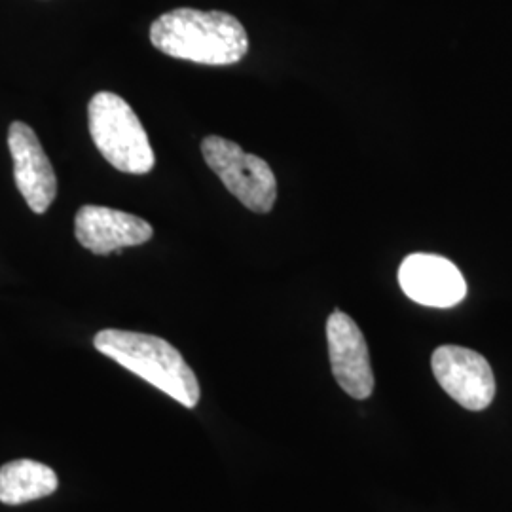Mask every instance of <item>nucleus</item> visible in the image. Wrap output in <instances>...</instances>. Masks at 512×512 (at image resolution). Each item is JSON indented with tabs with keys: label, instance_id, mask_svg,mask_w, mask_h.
Masks as SVG:
<instances>
[{
	"label": "nucleus",
	"instance_id": "nucleus-1",
	"mask_svg": "<svg viewBox=\"0 0 512 512\" xmlns=\"http://www.w3.org/2000/svg\"><path fill=\"white\" fill-rule=\"evenodd\" d=\"M150 42L169 57L213 67L239 63L249 50L247 31L238 18L194 8H177L156 19Z\"/></svg>",
	"mask_w": 512,
	"mask_h": 512
},
{
	"label": "nucleus",
	"instance_id": "nucleus-2",
	"mask_svg": "<svg viewBox=\"0 0 512 512\" xmlns=\"http://www.w3.org/2000/svg\"><path fill=\"white\" fill-rule=\"evenodd\" d=\"M93 346L186 408L200 403L202 391L194 370L184 361L181 351L164 338L131 330L105 329L95 334Z\"/></svg>",
	"mask_w": 512,
	"mask_h": 512
},
{
	"label": "nucleus",
	"instance_id": "nucleus-3",
	"mask_svg": "<svg viewBox=\"0 0 512 512\" xmlns=\"http://www.w3.org/2000/svg\"><path fill=\"white\" fill-rule=\"evenodd\" d=\"M90 135L112 167L129 175H145L156 164L147 131L126 99L110 92L95 93L88 105Z\"/></svg>",
	"mask_w": 512,
	"mask_h": 512
},
{
	"label": "nucleus",
	"instance_id": "nucleus-4",
	"mask_svg": "<svg viewBox=\"0 0 512 512\" xmlns=\"http://www.w3.org/2000/svg\"><path fill=\"white\" fill-rule=\"evenodd\" d=\"M202 154L226 190L247 209L255 213L272 211L277 200V181L272 167L262 158L247 154L236 143L217 135L203 139Z\"/></svg>",
	"mask_w": 512,
	"mask_h": 512
},
{
	"label": "nucleus",
	"instance_id": "nucleus-5",
	"mask_svg": "<svg viewBox=\"0 0 512 512\" xmlns=\"http://www.w3.org/2000/svg\"><path fill=\"white\" fill-rule=\"evenodd\" d=\"M431 368L440 387L459 406L478 412L494 401L492 366L473 349L440 346L431 357Z\"/></svg>",
	"mask_w": 512,
	"mask_h": 512
},
{
	"label": "nucleus",
	"instance_id": "nucleus-6",
	"mask_svg": "<svg viewBox=\"0 0 512 512\" xmlns=\"http://www.w3.org/2000/svg\"><path fill=\"white\" fill-rule=\"evenodd\" d=\"M399 283L410 300L427 308H454L467 296L458 266L439 255L406 256L399 268Z\"/></svg>",
	"mask_w": 512,
	"mask_h": 512
},
{
	"label": "nucleus",
	"instance_id": "nucleus-7",
	"mask_svg": "<svg viewBox=\"0 0 512 512\" xmlns=\"http://www.w3.org/2000/svg\"><path fill=\"white\" fill-rule=\"evenodd\" d=\"M330 366L340 387L353 399H368L374 391V374L365 336L344 311H332L327 321Z\"/></svg>",
	"mask_w": 512,
	"mask_h": 512
},
{
	"label": "nucleus",
	"instance_id": "nucleus-8",
	"mask_svg": "<svg viewBox=\"0 0 512 512\" xmlns=\"http://www.w3.org/2000/svg\"><path fill=\"white\" fill-rule=\"evenodd\" d=\"M8 148L23 200L33 213H46L57 196V179L37 133L23 122H12L8 129Z\"/></svg>",
	"mask_w": 512,
	"mask_h": 512
},
{
	"label": "nucleus",
	"instance_id": "nucleus-9",
	"mask_svg": "<svg viewBox=\"0 0 512 512\" xmlns=\"http://www.w3.org/2000/svg\"><path fill=\"white\" fill-rule=\"evenodd\" d=\"M74 236L93 255H110L124 247L147 243L154 230L141 217L101 205H84L74 219Z\"/></svg>",
	"mask_w": 512,
	"mask_h": 512
},
{
	"label": "nucleus",
	"instance_id": "nucleus-10",
	"mask_svg": "<svg viewBox=\"0 0 512 512\" xmlns=\"http://www.w3.org/2000/svg\"><path fill=\"white\" fill-rule=\"evenodd\" d=\"M59 480L54 471L33 459H16L0 467V503L23 505L54 494Z\"/></svg>",
	"mask_w": 512,
	"mask_h": 512
}]
</instances>
